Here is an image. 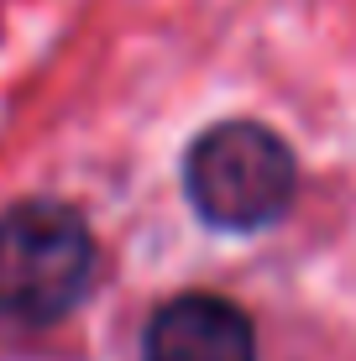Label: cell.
<instances>
[{
	"label": "cell",
	"mask_w": 356,
	"mask_h": 361,
	"mask_svg": "<svg viewBox=\"0 0 356 361\" xmlns=\"http://www.w3.org/2000/svg\"><path fill=\"white\" fill-rule=\"evenodd\" d=\"M94 283V235L63 199H21L0 215V319L58 325Z\"/></svg>",
	"instance_id": "obj_1"
},
{
	"label": "cell",
	"mask_w": 356,
	"mask_h": 361,
	"mask_svg": "<svg viewBox=\"0 0 356 361\" xmlns=\"http://www.w3.org/2000/svg\"><path fill=\"white\" fill-rule=\"evenodd\" d=\"M299 163L262 121H215L183 152V194L215 231H262L293 204Z\"/></svg>",
	"instance_id": "obj_2"
},
{
	"label": "cell",
	"mask_w": 356,
	"mask_h": 361,
	"mask_svg": "<svg viewBox=\"0 0 356 361\" xmlns=\"http://www.w3.org/2000/svg\"><path fill=\"white\" fill-rule=\"evenodd\" d=\"M142 361H257V330L231 298L178 293L152 309Z\"/></svg>",
	"instance_id": "obj_3"
}]
</instances>
